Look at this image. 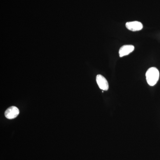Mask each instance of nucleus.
Returning <instances> with one entry per match:
<instances>
[{
    "label": "nucleus",
    "mask_w": 160,
    "mask_h": 160,
    "mask_svg": "<svg viewBox=\"0 0 160 160\" xmlns=\"http://www.w3.org/2000/svg\"><path fill=\"white\" fill-rule=\"evenodd\" d=\"M126 26L127 29L132 31H140L143 28L142 24L138 21L128 22L126 23Z\"/></svg>",
    "instance_id": "obj_4"
},
{
    "label": "nucleus",
    "mask_w": 160,
    "mask_h": 160,
    "mask_svg": "<svg viewBox=\"0 0 160 160\" xmlns=\"http://www.w3.org/2000/svg\"><path fill=\"white\" fill-rule=\"evenodd\" d=\"M134 46L132 45H127L123 46L119 49V54L120 57L128 55L134 50Z\"/></svg>",
    "instance_id": "obj_5"
},
{
    "label": "nucleus",
    "mask_w": 160,
    "mask_h": 160,
    "mask_svg": "<svg viewBox=\"0 0 160 160\" xmlns=\"http://www.w3.org/2000/svg\"><path fill=\"white\" fill-rule=\"evenodd\" d=\"M96 82L100 89L107 91L109 89V84L106 78L101 74H98L96 77Z\"/></svg>",
    "instance_id": "obj_3"
},
{
    "label": "nucleus",
    "mask_w": 160,
    "mask_h": 160,
    "mask_svg": "<svg viewBox=\"0 0 160 160\" xmlns=\"http://www.w3.org/2000/svg\"><path fill=\"white\" fill-rule=\"evenodd\" d=\"M159 72L156 67H151L146 72V76L147 83L150 86H154L159 78Z\"/></svg>",
    "instance_id": "obj_1"
},
{
    "label": "nucleus",
    "mask_w": 160,
    "mask_h": 160,
    "mask_svg": "<svg viewBox=\"0 0 160 160\" xmlns=\"http://www.w3.org/2000/svg\"><path fill=\"white\" fill-rule=\"evenodd\" d=\"M19 112V110L17 107L12 106L6 109L5 112V116L7 119H13L17 117Z\"/></svg>",
    "instance_id": "obj_2"
}]
</instances>
